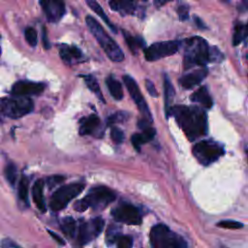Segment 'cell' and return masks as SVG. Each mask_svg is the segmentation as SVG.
Returning a JSON list of instances; mask_svg holds the SVG:
<instances>
[{
	"instance_id": "1",
	"label": "cell",
	"mask_w": 248,
	"mask_h": 248,
	"mask_svg": "<svg viewBox=\"0 0 248 248\" xmlns=\"http://www.w3.org/2000/svg\"><path fill=\"white\" fill-rule=\"evenodd\" d=\"M179 127L189 140H195L207 132V116L205 111L198 107L175 106L170 108Z\"/></svg>"
},
{
	"instance_id": "2",
	"label": "cell",
	"mask_w": 248,
	"mask_h": 248,
	"mask_svg": "<svg viewBox=\"0 0 248 248\" xmlns=\"http://www.w3.org/2000/svg\"><path fill=\"white\" fill-rule=\"evenodd\" d=\"M85 22L95 37L101 47L104 49L108 57L114 62H121L124 59V53L119 46L109 37V35L104 30L102 25L91 16H87Z\"/></svg>"
},
{
	"instance_id": "3",
	"label": "cell",
	"mask_w": 248,
	"mask_h": 248,
	"mask_svg": "<svg viewBox=\"0 0 248 248\" xmlns=\"http://www.w3.org/2000/svg\"><path fill=\"white\" fill-rule=\"evenodd\" d=\"M209 62V46L202 37H192L186 40L184 51V68L205 66Z\"/></svg>"
},
{
	"instance_id": "4",
	"label": "cell",
	"mask_w": 248,
	"mask_h": 248,
	"mask_svg": "<svg viewBox=\"0 0 248 248\" xmlns=\"http://www.w3.org/2000/svg\"><path fill=\"white\" fill-rule=\"evenodd\" d=\"M115 200L114 192L106 186L93 187L88 194L81 200L78 201L74 204V208L77 211H85L88 207L94 209H103Z\"/></svg>"
},
{
	"instance_id": "5",
	"label": "cell",
	"mask_w": 248,
	"mask_h": 248,
	"mask_svg": "<svg viewBox=\"0 0 248 248\" xmlns=\"http://www.w3.org/2000/svg\"><path fill=\"white\" fill-rule=\"evenodd\" d=\"M150 243L154 248H185L186 241L164 224L155 225L150 231Z\"/></svg>"
},
{
	"instance_id": "6",
	"label": "cell",
	"mask_w": 248,
	"mask_h": 248,
	"mask_svg": "<svg viewBox=\"0 0 248 248\" xmlns=\"http://www.w3.org/2000/svg\"><path fill=\"white\" fill-rule=\"evenodd\" d=\"M33 101L27 96L0 98V113L10 118L22 117L33 110Z\"/></svg>"
},
{
	"instance_id": "7",
	"label": "cell",
	"mask_w": 248,
	"mask_h": 248,
	"mask_svg": "<svg viewBox=\"0 0 248 248\" xmlns=\"http://www.w3.org/2000/svg\"><path fill=\"white\" fill-rule=\"evenodd\" d=\"M192 151L195 158L202 165L208 166L223 156L224 147L212 140H204L195 144Z\"/></svg>"
},
{
	"instance_id": "8",
	"label": "cell",
	"mask_w": 248,
	"mask_h": 248,
	"mask_svg": "<svg viewBox=\"0 0 248 248\" xmlns=\"http://www.w3.org/2000/svg\"><path fill=\"white\" fill-rule=\"evenodd\" d=\"M83 183H71L61 186L54 192L50 199V208L54 211L65 208L73 199L78 197L83 191Z\"/></svg>"
},
{
	"instance_id": "9",
	"label": "cell",
	"mask_w": 248,
	"mask_h": 248,
	"mask_svg": "<svg viewBox=\"0 0 248 248\" xmlns=\"http://www.w3.org/2000/svg\"><path fill=\"white\" fill-rule=\"evenodd\" d=\"M180 42L178 41H165L158 42L149 46L144 50L145 59L148 61H156L161 58L170 56L178 51Z\"/></svg>"
},
{
	"instance_id": "10",
	"label": "cell",
	"mask_w": 248,
	"mask_h": 248,
	"mask_svg": "<svg viewBox=\"0 0 248 248\" xmlns=\"http://www.w3.org/2000/svg\"><path fill=\"white\" fill-rule=\"evenodd\" d=\"M105 222L102 217H95L88 222L82 223L79 226L78 233V243L84 245L97 237L103 231Z\"/></svg>"
},
{
	"instance_id": "11",
	"label": "cell",
	"mask_w": 248,
	"mask_h": 248,
	"mask_svg": "<svg viewBox=\"0 0 248 248\" xmlns=\"http://www.w3.org/2000/svg\"><path fill=\"white\" fill-rule=\"evenodd\" d=\"M113 219L119 223L127 225H140L141 223V214L140 210L129 203H123L116 206L111 211Z\"/></svg>"
},
{
	"instance_id": "12",
	"label": "cell",
	"mask_w": 248,
	"mask_h": 248,
	"mask_svg": "<svg viewBox=\"0 0 248 248\" xmlns=\"http://www.w3.org/2000/svg\"><path fill=\"white\" fill-rule=\"evenodd\" d=\"M123 80H124V83H125L132 99L134 100V102L138 106V108H139V109H140V111L142 115V118H145L146 120L152 122L151 113L149 111V108H148V106H147L146 102L144 101V98L141 95V92L139 88L138 83L135 81V79L133 78H131L130 76H127V75H125L123 77Z\"/></svg>"
},
{
	"instance_id": "13",
	"label": "cell",
	"mask_w": 248,
	"mask_h": 248,
	"mask_svg": "<svg viewBox=\"0 0 248 248\" xmlns=\"http://www.w3.org/2000/svg\"><path fill=\"white\" fill-rule=\"evenodd\" d=\"M39 1L49 22H57L65 15V4L63 0H39Z\"/></svg>"
},
{
	"instance_id": "14",
	"label": "cell",
	"mask_w": 248,
	"mask_h": 248,
	"mask_svg": "<svg viewBox=\"0 0 248 248\" xmlns=\"http://www.w3.org/2000/svg\"><path fill=\"white\" fill-rule=\"evenodd\" d=\"M45 89V84L27 80H19L14 83L12 87V93L15 96H28L37 95L43 92Z\"/></svg>"
},
{
	"instance_id": "15",
	"label": "cell",
	"mask_w": 248,
	"mask_h": 248,
	"mask_svg": "<svg viewBox=\"0 0 248 248\" xmlns=\"http://www.w3.org/2000/svg\"><path fill=\"white\" fill-rule=\"evenodd\" d=\"M206 76H207V69L202 67L201 69H198L194 72H191L182 76L179 79V84L185 89H190L200 84Z\"/></svg>"
},
{
	"instance_id": "16",
	"label": "cell",
	"mask_w": 248,
	"mask_h": 248,
	"mask_svg": "<svg viewBox=\"0 0 248 248\" xmlns=\"http://www.w3.org/2000/svg\"><path fill=\"white\" fill-rule=\"evenodd\" d=\"M155 134H156L155 129H153L151 127H147V128L143 129L142 133H140V134H134L131 138L133 146L135 147V149L140 151V146L143 143H146V142L150 141L151 140H153V138L155 137Z\"/></svg>"
},
{
	"instance_id": "17",
	"label": "cell",
	"mask_w": 248,
	"mask_h": 248,
	"mask_svg": "<svg viewBox=\"0 0 248 248\" xmlns=\"http://www.w3.org/2000/svg\"><path fill=\"white\" fill-rule=\"evenodd\" d=\"M109 7L121 15H130L136 9V0H109Z\"/></svg>"
},
{
	"instance_id": "18",
	"label": "cell",
	"mask_w": 248,
	"mask_h": 248,
	"mask_svg": "<svg viewBox=\"0 0 248 248\" xmlns=\"http://www.w3.org/2000/svg\"><path fill=\"white\" fill-rule=\"evenodd\" d=\"M43 191H44V180L38 179L33 185L32 197H33V201H34V203L36 204L37 208L40 211L45 212L46 211V203H45Z\"/></svg>"
},
{
	"instance_id": "19",
	"label": "cell",
	"mask_w": 248,
	"mask_h": 248,
	"mask_svg": "<svg viewBox=\"0 0 248 248\" xmlns=\"http://www.w3.org/2000/svg\"><path fill=\"white\" fill-rule=\"evenodd\" d=\"M100 126V119L97 115L92 114L84 118L79 127V134L81 136L93 134Z\"/></svg>"
},
{
	"instance_id": "20",
	"label": "cell",
	"mask_w": 248,
	"mask_h": 248,
	"mask_svg": "<svg viewBox=\"0 0 248 248\" xmlns=\"http://www.w3.org/2000/svg\"><path fill=\"white\" fill-rule=\"evenodd\" d=\"M190 99L193 102L200 103L202 106H203L206 108H210L213 105V101L206 89V87L202 86L198 90H196L190 97Z\"/></svg>"
},
{
	"instance_id": "21",
	"label": "cell",
	"mask_w": 248,
	"mask_h": 248,
	"mask_svg": "<svg viewBox=\"0 0 248 248\" xmlns=\"http://www.w3.org/2000/svg\"><path fill=\"white\" fill-rule=\"evenodd\" d=\"M61 58L66 63H71L73 59H79L82 56V53L79 48L77 46H61L59 50Z\"/></svg>"
},
{
	"instance_id": "22",
	"label": "cell",
	"mask_w": 248,
	"mask_h": 248,
	"mask_svg": "<svg viewBox=\"0 0 248 248\" xmlns=\"http://www.w3.org/2000/svg\"><path fill=\"white\" fill-rule=\"evenodd\" d=\"M164 92H165V108H166V115L167 117L170 116V103L174 97V88L167 76L164 78Z\"/></svg>"
},
{
	"instance_id": "23",
	"label": "cell",
	"mask_w": 248,
	"mask_h": 248,
	"mask_svg": "<svg viewBox=\"0 0 248 248\" xmlns=\"http://www.w3.org/2000/svg\"><path fill=\"white\" fill-rule=\"evenodd\" d=\"M85 2H86V4L88 5V7H89L91 10H93V11L106 22V24L110 28V30H112L114 33L117 32L115 26L110 22V20L108 19V17L107 15L105 14L104 10L102 9V7L98 4V2H97L96 0H85Z\"/></svg>"
},
{
	"instance_id": "24",
	"label": "cell",
	"mask_w": 248,
	"mask_h": 248,
	"mask_svg": "<svg viewBox=\"0 0 248 248\" xmlns=\"http://www.w3.org/2000/svg\"><path fill=\"white\" fill-rule=\"evenodd\" d=\"M107 85L110 92V95L117 101L121 100L123 98V89L118 80L113 78L112 77L108 78L107 79Z\"/></svg>"
},
{
	"instance_id": "25",
	"label": "cell",
	"mask_w": 248,
	"mask_h": 248,
	"mask_svg": "<svg viewBox=\"0 0 248 248\" xmlns=\"http://www.w3.org/2000/svg\"><path fill=\"white\" fill-rule=\"evenodd\" d=\"M77 223L72 216H66L61 221V230L63 231L64 234L68 237H73L76 233Z\"/></svg>"
},
{
	"instance_id": "26",
	"label": "cell",
	"mask_w": 248,
	"mask_h": 248,
	"mask_svg": "<svg viewBox=\"0 0 248 248\" xmlns=\"http://www.w3.org/2000/svg\"><path fill=\"white\" fill-rule=\"evenodd\" d=\"M123 35H124L125 41H126L127 45L129 46L132 52L136 53L140 47H142L144 46V41L141 38L134 37L125 31H123Z\"/></svg>"
},
{
	"instance_id": "27",
	"label": "cell",
	"mask_w": 248,
	"mask_h": 248,
	"mask_svg": "<svg viewBox=\"0 0 248 248\" xmlns=\"http://www.w3.org/2000/svg\"><path fill=\"white\" fill-rule=\"evenodd\" d=\"M247 35H248L247 26H245L241 22H237L235 24L234 32H233V36H232V45L233 46L239 45Z\"/></svg>"
},
{
	"instance_id": "28",
	"label": "cell",
	"mask_w": 248,
	"mask_h": 248,
	"mask_svg": "<svg viewBox=\"0 0 248 248\" xmlns=\"http://www.w3.org/2000/svg\"><path fill=\"white\" fill-rule=\"evenodd\" d=\"M84 78V81L87 85V87L93 92L96 94V96L102 101V102H105L104 101V98H103V95H102V92H101V89H100V86L98 84V81L96 80V78L91 76V75H87V76H84L83 77Z\"/></svg>"
},
{
	"instance_id": "29",
	"label": "cell",
	"mask_w": 248,
	"mask_h": 248,
	"mask_svg": "<svg viewBox=\"0 0 248 248\" xmlns=\"http://www.w3.org/2000/svg\"><path fill=\"white\" fill-rule=\"evenodd\" d=\"M28 188L29 180L27 176L22 175L18 183V198L22 202H27L28 201Z\"/></svg>"
},
{
	"instance_id": "30",
	"label": "cell",
	"mask_w": 248,
	"mask_h": 248,
	"mask_svg": "<svg viewBox=\"0 0 248 248\" xmlns=\"http://www.w3.org/2000/svg\"><path fill=\"white\" fill-rule=\"evenodd\" d=\"M4 173L7 181L14 186L16 181V167L13 163H8L5 167Z\"/></svg>"
},
{
	"instance_id": "31",
	"label": "cell",
	"mask_w": 248,
	"mask_h": 248,
	"mask_svg": "<svg viewBox=\"0 0 248 248\" xmlns=\"http://www.w3.org/2000/svg\"><path fill=\"white\" fill-rule=\"evenodd\" d=\"M120 235V229L114 225H111L108 228L107 233H106V240L108 245L115 243L116 239Z\"/></svg>"
},
{
	"instance_id": "32",
	"label": "cell",
	"mask_w": 248,
	"mask_h": 248,
	"mask_svg": "<svg viewBox=\"0 0 248 248\" xmlns=\"http://www.w3.org/2000/svg\"><path fill=\"white\" fill-rule=\"evenodd\" d=\"M24 36H25L26 42L31 46H35L37 45V43H38V34H37V31L33 27H27L24 30Z\"/></svg>"
},
{
	"instance_id": "33",
	"label": "cell",
	"mask_w": 248,
	"mask_h": 248,
	"mask_svg": "<svg viewBox=\"0 0 248 248\" xmlns=\"http://www.w3.org/2000/svg\"><path fill=\"white\" fill-rule=\"evenodd\" d=\"M217 226L220 228L224 229H230V230H235V229H240L243 227V224L237 221L233 220H223L217 223Z\"/></svg>"
},
{
	"instance_id": "34",
	"label": "cell",
	"mask_w": 248,
	"mask_h": 248,
	"mask_svg": "<svg viewBox=\"0 0 248 248\" xmlns=\"http://www.w3.org/2000/svg\"><path fill=\"white\" fill-rule=\"evenodd\" d=\"M128 119V113L125 111H118L112 115H110L108 118V124H114V123H119V122H124Z\"/></svg>"
},
{
	"instance_id": "35",
	"label": "cell",
	"mask_w": 248,
	"mask_h": 248,
	"mask_svg": "<svg viewBox=\"0 0 248 248\" xmlns=\"http://www.w3.org/2000/svg\"><path fill=\"white\" fill-rule=\"evenodd\" d=\"M118 248H131L133 246V238L129 235H119L115 241Z\"/></svg>"
},
{
	"instance_id": "36",
	"label": "cell",
	"mask_w": 248,
	"mask_h": 248,
	"mask_svg": "<svg viewBox=\"0 0 248 248\" xmlns=\"http://www.w3.org/2000/svg\"><path fill=\"white\" fill-rule=\"evenodd\" d=\"M177 15L179 16L180 20H187L189 17V6L186 3L179 2L176 8Z\"/></svg>"
},
{
	"instance_id": "37",
	"label": "cell",
	"mask_w": 248,
	"mask_h": 248,
	"mask_svg": "<svg viewBox=\"0 0 248 248\" xmlns=\"http://www.w3.org/2000/svg\"><path fill=\"white\" fill-rule=\"evenodd\" d=\"M110 138L114 143L119 144L124 140V133L118 127H112L110 130Z\"/></svg>"
},
{
	"instance_id": "38",
	"label": "cell",
	"mask_w": 248,
	"mask_h": 248,
	"mask_svg": "<svg viewBox=\"0 0 248 248\" xmlns=\"http://www.w3.org/2000/svg\"><path fill=\"white\" fill-rule=\"evenodd\" d=\"M65 180V176L63 175H60V174H55V175H51V176H48L46 178V184L49 188H52L60 183H62L63 181Z\"/></svg>"
},
{
	"instance_id": "39",
	"label": "cell",
	"mask_w": 248,
	"mask_h": 248,
	"mask_svg": "<svg viewBox=\"0 0 248 248\" xmlns=\"http://www.w3.org/2000/svg\"><path fill=\"white\" fill-rule=\"evenodd\" d=\"M222 59L223 54L217 47H209V62H219Z\"/></svg>"
},
{
	"instance_id": "40",
	"label": "cell",
	"mask_w": 248,
	"mask_h": 248,
	"mask_svg": "<svg viewBox=\"0 0 248 248\" xmlns=\"http://www.w3.org/2000/svg\"><path fill=\"white\" fill-rule=\"evenodd\" d=\"M145 87H146V90L148 91V93L151 97H154V98L158 97V93L155 89V86H154L153 82L150 79H145Z\"/></svg>"
},
{
	"instance_id": "41",
	"label": "cell",
	"mask_w": 248,
	"mask_h": 248,
	"mask_svg": "<svg viewBox=\"0 0 248 248\" xmlns=\"http://www.w3.org/2000/svg\"><path fill=\"white\" fill-rule=\"evenodd\" d=\"M1 246L5 247V248H7V247H18V245L16 243H15L12 239H7V238L2 240Z\"/></svg>"
},
{
	"instance_id": "42",
	"label": "cell",
	"mask_w": 248,
	"mask_h": 248,
	"mask_svg": "<svg viewBox=\"0 0 248 248\" xmlns=\"http://www.w3.org/2000/svg\"><path fill=\"white\" fill-rule=\"evenodd\" d=\"M43 44H44V46L45 48L48 49L49 48V42H48V39H47V33H46V30L45 27H43Z\"/></svg>"
},
{
	"instance_id": "43",
	"label": "cell",
	"mask_w": 248,
	"mask_h": 248,
	"mask_svg": "<svg viewBox=\"0 0 248 248\" xmlns=\"http://www.w3.org/2000/svg\"><path fill=\"white\" fill-rule=\"evenodd\" d=\"M48 232H49V234L53 237V239H55L59 244H62V245H64L65 244V242L63 241V239L59 236V235H57L56 233H54V232H52L51 231H48Z\"/></svg>"
},
{
	"instance_id": "44",
	"label": "cell",
	"mask_w": 248,
	"mask_h": 248,
	"mask_svg": "<svg viewBox=\"0 0 248 248\" xmlns=\"http://www.w3.org/2000/svg\"><path fill=\"white\" fill-rule=\"evenodd\" d=\"M171 0H154V5L157 7V8H160L162 6H164L165 4H167L168 2H170Z\"/></svg>"
},
{
	"instance_id": "45",
	"label": "cell",
	"mask_w": 248,
	"mask_h": 248,
	"mask_svg": "<svg viewBox=\"0 0 248 248\" xmlns=\"http://www.w3.org/2000/svg\"><path fill=\"white\" fill-rule=\"evenodd\" d=\"M195 22H196V24H197V26L199 27V28H204L205 26H204V24L202 22V20L199 18V17H197V16H195Z\"/></svg>"
},
{
	"instance_id": "46",
	"label": "cell",
	"mask_w": 248,
	"mask_h": 248,
	"mask_svg": "<svg viewBox=\"0 0 248 248\" xmlns=\"http://www.w3.org/2000/svg\"><path fill=\"white\" fill-rule=\"evenodd\" d=\"M222 1H223V2H226V3H227V2H229V0H222Z\"/></svg>"
},
{
	"instance_id": "47",
	"label": "cell",
	"mask_w": 248,
	"mask_h": 248,
	"mask_svg": "<svg viewBox=\"0 0 248 248\" xmlns=\"http://www.w3.org/2000/svg\"><path fill=\"white\" fill-rule=\"evenodd\" d=\"M0 54H1V48H0Z\"/></svg>"
},
{
	"instance_id": "48",
	"label": "cell",
	"mask_w": 248,
	"mask_h": 248,
	"mask_svg": "<svg viewBox=\"0 0 248 248\" xmlns=\"http://www.w3.org/2000/svg\"><path fill=\"white\" fill-rule=\"evenodd\" d=\"M247 29H248V25H247Z\"/></svg>"
}]
</instances>
